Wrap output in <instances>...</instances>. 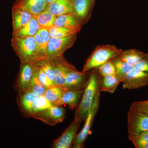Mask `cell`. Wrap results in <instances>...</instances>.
<instances>
[{
    "label": "cell",
    "mask_w": 148,
    "mask_h": 148,
    "mask_svg": "<svg viewBox=\"0 0 148 148\" xmlns=\"http://www.w3.org/2000/svg\"><path fill=\"white\" fill-rule=\"evenodd\" d=\"M122 51L113 45L98 46L86 61L82 72L86 73L91 69L98 68L106 61L120 55Z\"/></svg>",
    "instance_id": "obj_3"
},
{
    "label": "cell",
    "mask_w": 148,
    "mask_h": 148,
    "mask_svg": "<svg viewBox=\"0 0 148 148\" xmlns=\"http://www.w3.org/2000/svg\"><path fill=\"white\" fill-rule=\"evenodd\" d=\"M116 69V75L122 82L127 73L134 69V66L122 60L119 56L112 59Z\"/></svg>",
    "instance_id": "obj_25"
},
{
    "label": "cell",
    "mask_w": 148,
    "mask_h": 148,
    "mask_svg": "<svg viewBox=\"0 0 148 148\" xmlns=\"http://www.w3.org/2000/svg\"><path fill=\"white\" fill-rule=\"evenodd\" d=\"M40 28V26L34 16L27 25L12 34V36L20 37L34 36Z\"/></svg>",
    "instance_id": "obj_22"
},
{
    "label": "cell",
    "mask_w": 148,
    "mask_h": 148,
    "mask_svg": "<svg viewBox=\"0 0 148 148\" xmlns=\"http://www.w3.org/2000/svg\"><path fill=\"white\" fill-rule=\"evenodd\" d=\"M88 77L87 72H79L76 69L71 70L66 75L65 88L67 90L84 89Z\"/></svg>",
    "instance_id": "obj_12"
},
{
    "label": "cell",
    "mask_w": 148,
    "mask_h": 148,
    "mask_svg": "<svg viewBox=\"0 0 148 148\" xmlns=\"http://www.w3.org/2000/svg\"><path fill=\"white\" fill-rule=\"evenodd\" d=\"M136 148H148V131L140 133L132 141Z\"/></svg>",
    "instance_id": "obj_32"
},
{
    "label": "cell",
    "mask_w": 148,
    "mask_h": 148,
    "mask_svg": "<svg viewBox=\"0 0 148 148\" xmlns=\"http://www.w3.org/2000/svg\"><path fill=\"white\" fill-rule=\"evenodd\" d=\"M100 82L97 73L95 71L91 72L88 76L79 106L75 113V119L81 122L85 120L96 95L101 92Z\"/></svg>",
    "instance_id": "obj_1"
},
{
    "label": "cell",
    "mask_w": 148,
    "mask_h": 148,
    "mask_svg": "<svg viewBox=\"0 0 148 148\" xmlns=\"http://www.w3.org/2000/svg\"><path fill=\"white\" fill-rule=\"evenodd\" d=\"M66 110L61 106H52L50 108L32 114L30 116L46 124L53 126L62 122L66 117Z\"/></svg>",
    "instance_id": "obj_7"
},
{
    "label": "cell",
    "mask_w": 148,
    "mask_h": 148,
    "mask_svg": "<svg viewBox=\"0 0 148 148\" xmlns=\"http://www.w3.org/2000/svg\"><path fill=\"white\" fill-rule=\"evenodd\" d=\"M98 73L103 77L116 75V69L112 59L99 66L98 68Z\"/></svg>",
    "instance_id": "obj_31"
},
{
    "label": "cell",
    "mask_w": 148,
    "mask_h": 148,
    "mask_svg": "<svg viewBox=\"0 0 148 148\" xmlns=\"http://www.w3.org/2000/svg\"><path fill=\"white\" fill-rule=\"evenodd\" d=\"M38 68L39 66L33 77L29 88L32 91V93L35 97L43 95L46 90L47 89L41 84L38 79Z\"/></svg>",
    "instance_id": "obj_28"
},
{
    "label": "cell",
    "mask_w": 148,
    "mask_h": 148,
    "mask_svg": "<svg viewBox=\"0 0 148 148\" xmlns=\"http://www.w3.org/2000/svg\"><path fill=\"white\" fill-rule=\"evenodd\" d=\"M45 1H46L47 3L49 5L51 3L53 2L54 1L56 0H45Z\"/></svg>",
    "instance_id": "obj_36"
},
{
    "label": "cell",
    "mask_w": 148,
    "mask_h": 148,
    "mask_svg": "<svg viewBox=\"0 0 148 148\" xmlns=\"http://www.w3.org/2000/svg\"><path fill=\"white\" fill-rule=\"evenodd\" d=\"M34 16L21 8L12 7V34L27 25Z\"/></svg>",
    "instance_id": "obj_16"
},
{
    "label": "cell",
    "mask_w": 148,
    "mask_h": 148,
    "mask_svg": "<svg viewBox=\"0 0 148 148\" xmlns=\"http://www.w3.org/2000/svg\"><path fill=\"white\" fill-rule=\"evenodd\" d=\"M77 37V34H75L64 38H50L45 60H51L63 55L64 52L73 45Z\"/></svg>",
    "instance_id": "obj_6"
},
{
    "label": "cell",
    "mask_w": 148,
    "mask_h": 148,
    "mask_svg": "<svg viewBox=\"0 0 148 148\" xmlns=\"http://www.w3.org/2000/svg\"><path fill=\"white\" fill-rule=\"evenodd\" d=\"M34 38L36 45L39 61L45 60L49 41L50 38L48 29L41 28L34 36Z\"/></svg>",
    "instance_id": "obj_15"
},
{
    "label": "cell",
    "mask_w": 148,
    "mask_h": 148,
    "mask_svg": "<svg viewBox=\"0 0 148 148\" xmlns=\"http://www.w3.org/2000/svg\"><path fill=\"white\" fill-rule=\"evenodd\" d=\"M74 14L82 24L90 18L94 0H72Z\"/></svg>",
    "instance_id": "obj_14"
},
{
    "label": "cell",
    "mask_w": 148,
    "mask_h": 148,
    "mask_svg": "<svg viewBox=\"0 0 148 148\" xmlns=\"http://www.w3.org/2000/svg\"><path fill=\"white\" fill-rule=\"evenodd\" d=\"M133 66L135 70L148 73V53H146L144 57Z\"/></svg>",
    "instance_id": "obj_33"
},
{
    "label": "cell",
    "mask_w": 148,
    "mask_h": 148,
    "mask_svg": "<svg viewBox=\"0 0 148 148\" xmlns=\"http://www.w3.org/2000/svg\"><path fill=\"white\" fill-rule=\"evenodd\" d=\"M82 23L73 13L66 14L56 16L53 26L56 27H77L82 26Z\"/></svg>",
    "instance_id": "obj_19"
},
{
    "label": "cell",
    "mask_w": 148,
    "mask_h": 148,
    "mask_svg": "<svg viewBox=\"0 0 148 148\" xmlns=\"http://www.w3.org/2000/svg\"><path fill=\"white\" fill-rule=\"evenodd\" d=\"M38 63L39 66L42 69L48 79L55 85L54 71L53 66L50 60H44L38 61Z\"/></svg>",
    "instance_id": "obj_30"
},
{
    "label": "cell",
    "mask_w": 148,
    "mask_h": 148,
    "mask_svg": "<svg viewBox=\"0 0 148 148\" xmlns=\"http://www.w3.org/2000/svg\"><path fill=\"white\" fill-rule=\"evenodd\" d=\"M12 46L21 64L38 62L36 45L34 36L20 37L12 36Z\"/></svg>",
    "instance_id": "obj_2"
},
{
    "label": "cell",
    "mask_w": 148,
    "mask_h": 148,
    "mask_svg": "<svg viewBox=\"0 0 148 148\" xmlns=\"http://www.w3.org/2000/svg\"><path fill=\"white\" fill-rule=\"evenodd\" d=\"M48 5L45 0H16L13 7L21 8L36 16L47 10Z\"/></svg>",
    "instance_id": "obj_13"
},
{
    "label": "cell",
    "mask_w": 148,
    "mask_h": 148,
    "mask_svg": "<svg viewBox=\"0 0 148 148\" xmlns=\"http://www.w3.org/2000/svg\"><path fill=\"white\" fill-rule=\"evenodd\" d=\"M81 122L74 119L71 125L58 139L53 142L52 147L53 148H69L73 145L78 130Z\"/></svg>",
    "instance_id": "obj_11"
},
{
    "label": "cell",
    "mask_w": 148,
    "mask_h": 148,
    "mask_svg": "<svg viewBox=\"0 0 148 148\" xmlns=\"http://www.w3.org/2000/svg\"><path fill=\"white\" fill-rule=\"evenodd\" d=\"M147 131H148V116L131 106L127 113L128 139L132 142L140 133Z\"/></svg>",
    "instance_id": "obj_4"
},
{
    "label": "cell",
    "mask_w": 148,
    "mask_h": 148,
    "mask_svg": "<svg viewBox=\"0 0 148 148\" xmlns=\"http://www.w3.org/2000/svg\"><path fill=\"white\" fill-rule=\"evenodd\" d=\"M100 92L96 95V97L91 107L85 120L84 125L81 131L76 136L75 138L72 145L73 148H83L84 147V142L87 139L88 136L90 133L94 119L98 112L100 105Z\"/></svg>",
    "instance_id": "obj_5"
},
{
    "label": "cell",
    "mask_w": 148,
    "mask_h": 148,
    "mask_svg": "<svg viewBox=\"0 0 148 148\" xmlns=\"http://www.w3.org/2000/svg\"><path fill=\"white\" fill-rule=\"evenodd\" d=\"M52 106H53L52 104L46 99L44 95L37 96L35 98L33 103L32 114L43 110Z\"/></svg>",
    "instance_id": "obj_29"
},
{
    "label": "cell",
    "mask_w": 148,
    "mask_h": 148,
    "mask_svg": "<svg viewBox=\"0 0 148 148\" xmlns=\"http://www.w3.org/2000/svg\"><path fill=\"white\" fill-rule=\"evenodd\" d=\"M67 90L61 86L54 85L48 88L44 94L46 99L53 106H58L62 95Z\"/></svg>",
    "instance_id": "obj_23"
},
{
    "label": "cell",
    "mask_w": 148,
    "mask_h": 148,
    "mask_svg": "<svg viewBox=\"0 0 148 148\" xmlns=\"http://www.w3.org/2000/svg\"><path fill=\"white\" fill-rule=\"evenodd\" d=\"M82 26L77 27H56L49 29L50 38H61L77 34L81 29Z\"/></svg>",
    "instance_id": "obj_20"
},
{
    "label": "cell",
    "mask_w": 148,
    "mask_h": 148,
    "mask_svg": "<svg viewBox=\"0 0 148 148\" xmlns=\"http://www.w3.org/2000/svg\"><path fill=\"white\" fill-rule=\"evenodd\" d=\"M48 11L55 16L73 13L72 0H56L49 5Z\"/></svg>",
    "instance_id": "obj_18"
},
{
    "label": "cell",
    "mask_w": 148,
    "mask_h": 148,
    "mask_svg": "<svg viewBox=\"0 0 148 148\" xmlns=\"http://www.w3.org/2000/svg\"><path fill=\"white\" fill-rule=\"evenodd\" d=\"M123 89L133 90L148 85V73L133 69L127 73L122 82Z\"/></svg>",
    "instance_id": "obj_10"
},
{
    "label": "cell",
    "mask_w": 148,
    "mask_h": 148,
    "mask_svg": "<svg viewBox=\"0 0 148 148\" xmlns=\"http://www.w3.org/2000/svg\"><path fill=\"white\" fill-rule=\"evenodd\" d=\"M131 106L137 110L148 116V100L133 102Z\"/></svg>",
    "instance_id": "obj_35"
},
{
    "label": "cell",
    "mask_w": 148,
    "mask_h": 148,
    "mask_svg": "<svg viewBox=\"0 0 148 148\" xmlns=\"http://www.w3.org/2000/svg\"><path fill=\"white\" fill-rule=\"evenodd\" d=\"M20 105L24 112L31 115L33 112V105L36 97L30 89L20 93Z\"/></svg>",
    "instance_id": "obj_26"
},
{
    "label": "cell",
    "mask_w": 148,
    "mask_h": 148,
    "mask_svg": "<svg viewBox=\"0 0 148 148\" xmlns=\"http://www.w3.org/2000/svg\"><path fill=\"white\" fill-rule=\"evenodd\" d=\"M50 61L52 64L54 71L55 85L65 88L67 73L71 70L76 68L66 61L63 55Z\"/></svg>",
    "instance_id": "obj_8"
},
{
    "label": "cell",
    "mask_w": 148,
    "mask_h": 148,
    "mask_svg": "<svg viewBox=\"0 0 148 148\" xmlns=\"http://www.w3.org/2000/svg\"><path fill=\"white\" fill-rule=\"evenodd\" d=\"M145 53L137 49H129L122 51L120 58L123 61L134 66L144 57Z\"/></svg>",
    "instance_id": "obj_24"
},
{
    "label": "cell",
    "mask_w": 148,
    "mask_h": 148,
    "mask_svg": "<svg viewBox=\"0 0 148 148\" xmlns=\"http://www.w3.org/2000/svg\"><path fill=\"white\" fill-rule=\"evenodd\" d=\"M38 67V62L21 64L17 82V88L20 93L29 89L32 79Z\"/></svg>",
    "instance_id": "obj_9"
},
{
    "label": "cell",
    "mask_w": 148,
    "mask_h": 148,
    "mask_svg": "<svg viewBox=\"0 0 148 148\" xmlns=\"http://www.w3.org/2000/svg\"><path fill=\"white\" fill-rule=\"evenodd\" d=\"M41 28L49 29L53 27L56 16L46 10L41 13L35 16Z\"/></svg>",
    "instance_id": "obj_27"
},
{
    "label": "cell",
    "mask_w": 148,
    "mask_h": 148,
    "mask_svg": "<svg viewBox=\"0 0 148 148\" xmlns=\"http://www.w3.org/2000/svg\"><path fill=\"white\" fill-rule=\"evenodd\" d=\"M121 82V80L116 75H110L103 77L100 82V90L103 92L113 93Z\"/></svg>",
    "instance_id": "obj_21"
},
{
    "label": "cell",
    "mask_w": 148,
    "mask_h": 148,
    "mask_svg": "<svg viewBox=\"0 0 148 148\" xmlns=\"http://www.w3.org/2000/svg\"><path fill=\"white\" fill-rule=\"evenodd\" d=\"M38 79L39 81L41 84L47 89L51 86H54L48 79L44 72L43 71L42 69L39 66L38 70Z\"/></svg>",
    "instance_id": "obj_34"
},
{
    "label": "cell",
    "mask_w": 148,
    "mask_h": 148,
    "mask_svg": "<svg viewBox=\"0 0 148 148\" xmlns=\"http://www.w3.org/2000/svg\"><path fill=\"white\" fill-rule=\"evenodd\" d=\"M84 90V89L66 90L62 95L58 106L66 105L69 106L71 109L77 108L80 103Z\"/></svg>",
    "instance_id": "obj_17"
}]
</instances>
